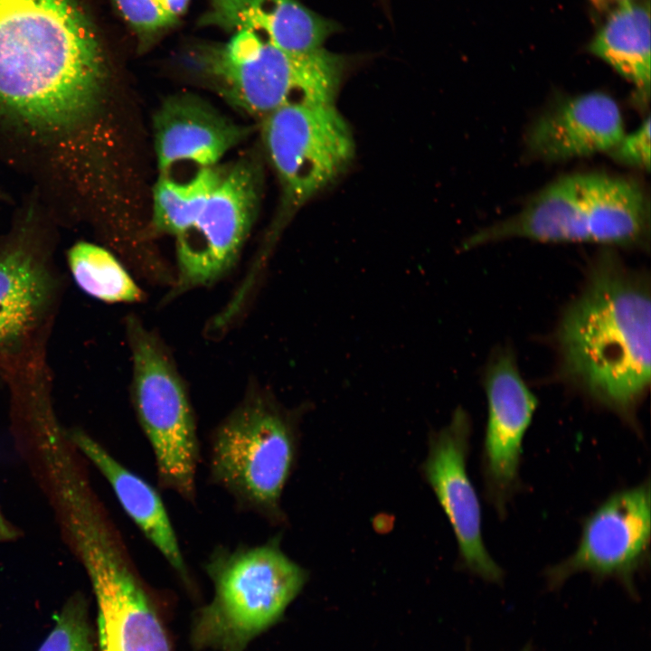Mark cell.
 I'll use <instances>...</instances> for the list:
<instances>
[{
    "instance_id": "277c9868",
    "label": "cell",
    "mask_w": 651,
    "mask_h": 651,
    "mask_svg": "<svg viewBox=\"0 0 651 651\" xmlns=\"http://www.w3.org/2000/svg\"><path fill=\"white\" fill-rule=\"evenodd\" d=\"M188 64L231 106L260 119L289 103L333 104L345 69L344 57L324 48L293 54L250 31L195 44Z\"/></svg>"
},
{
    "instance_id": "9a60e30c",
    "label": "cell",
    "mask_w": 651,
    "mask_h": 651,
    "mask_svg": "<svg viewBox=\"0 0 651 651\" xmlns=\"http://www.w3.org/2000/svg\"><path fill=\"white\" fill-rule=\"evenodd\" d=\"M625 132L623 116L609 95L590 92L564 99L532 124L528 152L547 162L609 153Z\"/></svg>"
},
{
    "instance_id": "7402d4cb",
    "label": "cell",
    "mask_w": 651,
    "mask_h": 651,
    "mask_svg": "<svg viewBox=\"0 0 651 651\" xmlns=\"http://www.w3.org/2000/svg\"><path fill=\"white\" fill-rule=\"evenodd\" d=\"M38 651H92L87 602L81 594L66 601Z\"/></svg>"
},
{
    "instance_id": "83f0119b",
    "label": "cell",
    "mask_w": 651,
    "mask_h": 651,
    "mask_svg": "<svg viewBox=\"0 0 651 651\" xmlns=\"http://www.w3.org/2000/svg\"><path fill=\"white\" fill-rule=\"evenodd\" d=\"M521 651H532V649L530 646H526Z\"/></svg>"
},
{
    "instance_id": "8fae6325",
    "label": "cell",
    "mask_w": 651,
    "mask_h": 651,
    "mask_svg": "<svg viewBox=\"0 0 651 651\" xmlns=\"http://www.w3.org/2000/svg\"><path fill=\"white\" fill-rule=\"evenodd\" d=\"M471 429L468 413L458 407L446 426L430 434L422 470L450 523L464 568L498 583L504 572L485 545L480 502L467 468Z\"/></svg>"
},
{
    "instance_id": "9c48e42d",
    "label": "cell",
    "mask_w": 651,
    "mask_h": 651,
    "mask_svg": "<svg viewBox=\"0 0 651 651\" xmlns=\"http://www.w3.org/2000/svg\"><path fill=\"white\" fill-rule=\"evenodd\" d=\"M262 166L253 155L229 165L195 222L177 235L175 292L210 284L233 265L257 218Z\"/></svg>"
},
{
    "instance_id": "2e32d148",
    "label": "cell",
    "mask_w": 651,
    "mask_h": 651,
    "mask_svg": "<svg viewBox=\"0 0 651 651\" xmlns=\"http://www.w3.org/2000/svg\"><path fill=\"white\" fill-rule=\"evenodd\" d=\"M58 286L43 255L22 245L0 251V355L18 350L45 325Z\"/></svg>"
},
{
    "instance_id": "d6986e66",
    "label": "cell",
    "mask_w": 651,
    "mask_h": 651,
    "mask_svg": "<svg viewBox=\"0 0 651 651\" xmlns=\"http://www.w3.org/2000/svg\"><path fill=\"white\" fill-rule=\"evenodd\" d=\"M650 37L649 1L633 0L609 13L588 45L636 88L642 102L650 96Z\"/></svg>"
},
{
    "instance_id": "4fadbf2b",
    "label": "cell",
    "mask_w": 651,
    "mask_h": 651,
    "mask_svg": "<svg viewBox=\"0 0 651 651\" xmlns=\"http://www.w3.org/2000/svg\"><path fill=\"white\" fill-rule=\"evenodd\" d=\"M83 567L98 604L99 649L172 651L153 599L126 549L100 548Z\"/></svg>"
},
{
    "instance_id": "ac0fdd59",
    "label": "cell",
    "mask_w": 651,
    "mask_h": 651,
    "mask_svg": "<svg viewBox=\"0 0 651 651\" xmlns=\"http://www.w3.org/2000/svg\"><path fill=\"white\" fill-rule=\"evenodd\" d=\"M199 24L232 33L254 32L293 54L322 48L324 42L337 30L333 22L297 0H208Z\"/></svg>"
},
{
    "instance_id": "4316f807",
    "label": "cell",
    "mask_w": 651,
    "mask_h": 651,
    "mask_svg": "<svg viewBox=\"0 0 651 651\" xmlns=\"http://www.w3.org/2000/svg\"><path fill=\"white\" fill-rule=\"evenodd\" d=\"M19 534V531L4 516L0 508V542L14 541Z\"/></svg>"
},
{
    "instance_id": "e0dca14e",
    "label": "cell",
    "mask_w": 651,
    "mask_h": 651,
    "mask_svg": "<svg viewBox=\"0 0 651 651\" xmlns=\"http://www.w3.org/2000/svg\"><path fill=\"white\" fill-rule=\"evenodd\" d=\"M65 437L101 473L128 517L167 564L187 585L191 577L179 540L158 491L118 462L100 443L80 429Z\"/></svg>"
},
{
    "instance_id": "5b68a950",
    "label": "cell",
    "mask_w": 651,
    "mask_h": 651,
    "mask_svg": "<svg viewBox=\"0 0 651 651\" xmlns=\"http://www.w3.org/2000/svg\"><path fill=\"white\" fill-rule=\"evenodd\" d=\"M204 569L213 596L192 628V644L198 650L244 651L281 618L308 577L282 550L280 536L256 545L218 547Z\"/></svg>"
},
{
    "instance_id": "8992f818",
    "label": "cell",
    "mask_w": 651,
    "mask_h": 651,
    "mask_svg": "<svg viewBox=\"0 0 651 651\" xmlns=\"http://www.w3.org/2000/svg\"><path fill=\"white\" fill-rule=\"evenodd\" d=\"M296 420L267 393L251 392L209 441L211 480L238 507L273 524L285 522L281 502L297 459Z\"/></svg>"
},
{
    "instance_id": "ba28073f",
    "label": "cell",
    "mask_w": 651,
    "mask_h": 651,
    "mask_svg": "<svg viewBox=\"0 0 651 651\" xmlns=\"http://www.w3.org/2000/svg\"><path fill=\"white\" fill-rule=\"evenodd\" d=\"M260 130L287 212L332 183L354 156L352 132L334 104L283 105L261 119Z\"/></svg>"
},
{
    "instance_id": "cb8c5ba5",
    "label": "cell",
    "mask_w": 651,
    "mask_h": 651,
    "mask_svg": "<svg viewBox=\"0 0 651 651\" xmlns=\"http://www.w3.org/2000/svg\"><path fill=\"white\" fill-rule=\"evenodd\" d=\"M609 154L620 164L648 171L650 168L649 117L635 131L628 135L625 134Z\"/></svg>"
},
{
    "instance_id": "ffe728a7",
    "label": "cell",
    "mask_w": 651,
    "mask_h": 651,
    "mask_svg": "<svg viewBox=\"0 0 651 651\" xmlns=\"http://www.w3.org/2000/svg\"><path fill=\"white\" fill-rule=\"evenodd\" d=\"M223 165L199 168L187 181L160 175L153 189L152 223L156 231L176 237L197 220L223 174Z\"/></svg>"
},
{
    "instance_id": "30bf717a",
    "label": "cell",
    "mask_w": 651,
    "mask_h": 651,
    "mask_svg": "<svg viewBox=\"0 0 651 651\" xmlns=\"http://www.w3.org/2000/svg\"><path fill=\"white\" fill-rule=\"evenodd\" d=\"M651 536L650 486L615 492L584 520L578 545L565 560L545 574L559 587L576 573L618 580L634 593L635 575L648 563Z\"/></svg>"
},
{
    "instance_id": "3957f363",
    "label": "cell",
    "mask_w": 651,
    "mask_h": 651,
    "mask_svg": "<svg viewBox=\"0 0 651 651\" xmlns=\"http://www.w3.org/2000/svg\"><path fill=\"white\" fill-rule=\"evenodd\" d=\"M648 238V202L636 181L603 173H579L552 182L517 213L473 234L465 247L527 239L645 248Z\"/></svg>"
},
{
    "instance_id": "7a4b0ae2",
    "label": "cell",
    "mask_w": 651,
    "mask_h": 651,
    "mask_svg": "<svg viewBox=\"0 0 651 651\" xmlns=\"http://www.w3.org/2000/svg\"><path fill=\"white\" fill-rule=\"evenodd\" d=\"M106 75L99 38L73 0H0V108L63 127L96 104Z\"/></svg>"
},
{
    "instance_id": "7c38bea8",
    "label": "cell",
    "mask_w": 651,
    "mask_h": 651,
    "mask_svg": "<svg viewBox=\"0 0 651 651\" xmlns=\"http://www.w3.org/2000/svg\"><path fill=\"white\" fill-rule=\"evenodd\" d=\"M487 401L482 464L486 493L499 515L519 486L524 436L538 400L519 371L513 351L497 350L484 376Z\"/></svg>"
},
{
    "instance_id": "44dd1931",
    "label": "cell",
    "mask_w": 651,
    "mask_h": 651,
    "mask_svg": "<svg viewBox=\"0 0 651 651\" xmlns=\"http://www.w3.org/2000/svg\"><path fill=\"white\" fill-rule=\"evenodd\" d=\"M68 264L78 287L87 295L108 303H132L143 292L116 257L93 243L80 241L68 252Z\"/></svg>"
},
{
    "instance_id": "5bb4252c",
    "label": "cell",
    "mask_w": 651,
    "mask_h": 651,
    "mask_svg": "<svg viewBox=\"0 0 651 651\" xmlns=\"http://www.w3.org/2000/svg\"><path fill=\"white\" fill-rule=\"evenodd\" d=\"M153 129L160 175L182 162L200 168L217 165L252 131L193 94L167 98L154 116Z\"/></svg>"
},
{
    "instance_id": "d4e9b609",
    "label": "cell",
    "mask_w": 651,
    "mask_h": 651,
    "mask_svg": "<svg viewBox=\"0 0 651 651\" xmlns=\"http://www.w3.org/2000/svg\"><path fill=\"white\" fill-rule=\"evenodd\" d=\"M156 3L175 21L184 13L189 0H156Z\"/></svg>"
},
{
    "instance_id": "484cf974",
    "label": "cell",
    "mask_w": 651,
    "mask_h": 651,
    "mask_svg": "<svg viewBox=\"0 0 651 651\" xmlns=\"http://www.w3.org/2000/svg\"><path fill=\"white\" fill-rule=\"evenodd\" d=\"M631 1L633 0H589L593 9L600 14H609Z\"/></svg>"
},
{
    "instance_id": "f1b7e54d",
    "label": "cell",
    "mask_w": 651,
    "mask_h": 651,
    "mask_svg": "<svg viewBox=\"0 0 651 651\" xmlns=\"http://www.w3.org/2000/svg\"><path fill=\"white\" fill-rule=\"evenodd\" d=\"M99 651H108V650H104V649H99Z\"/></svg>"
},
{
    "instance_id": "603a6c76",
    "label": "cell",
    "mask_w": 651,
    "mask_h": 651,
    "mask_svg": "<svg viewBox=\"0 0 651 651\" xmlns=\"http://www.w3.org/2000/svg\"><path fill=\"white\" fill-rule=\"evenodd\" d=\"M124 20L144 44L176 23L156 0H114Z\"/></svg>"
},
{
    "instance_id": "6da1fadb",
    "label": "cell",
    "mask_w": 651,
    "mask_h": 651,
    "mask_svg": "<svg viewBox=\"0 0 651 651\" xmlns=\"http://www.w3.org/2000/svg\"><path fill=\"white\" fill-rule=\"evenodd\" d=\"M650 320L649 277L602 250L558 323L559 376L636 426L650 387Z\"/></svg>"
},
{
    "instance_id": "52a82bcc",
    "label": "cell",
    "mask_w": 651,
    "mask_h": 651,
    "mask_svg": "<svg viewBox=\"0 0 651 651\" xmlns=\"http://www.w3.org/2000/svg\"><path fill=\"white\" fill-rule=\"evenodd\" d=\"M132 354V403L152 449L159 486L196 501L200 445L184 384L158 338L136 317L127 323Z\"/></svg>"
}]
</instances>
